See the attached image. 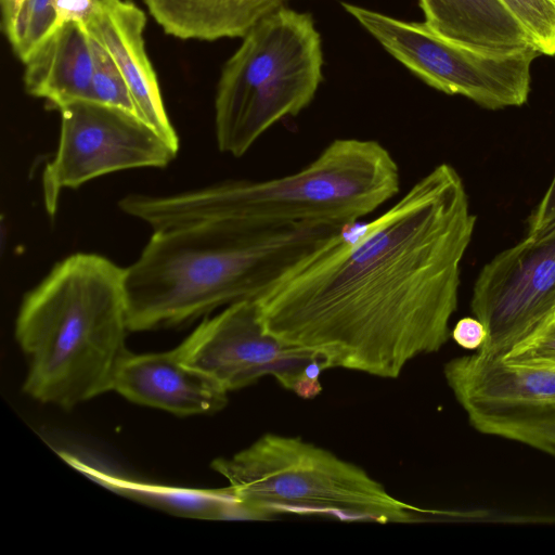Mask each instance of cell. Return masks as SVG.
Returning <instances> with one entry per match:
<instances>
[{
  "label": "cell",
  "instance_id": "1",
  "mask_svg": "<svg viewBox=\"0 0 555 555\" xmlns=\"http://www.w3.org/2000/svg\"><path fill=\"white\" fill-rule=\"evenodd\" d=\"M475 225L461 176L439 164L354 238L255 300L260 323L328 369L397 378L450 338Z\"/></svg>",
  "mask_w": 555,
  "mask_h": 555
},
{
  "label": "cell",
  "instance_id": "2",
  "mask_svg": "<svg viewBox=\"0 0 555 555\" xmlns=\"http://www.w3.org/2000/svg\"><path fill=\"white\" fill-rule=\"evenodd\" d=\"M350 227L307 222L245 231L198 222L153 231L138 259L125 268L129 330L181 326L219 308L258 300Z\"/></svg>",
  "mask_w": 555,
  "mask_h": 555
},
{
  "label": "cell",
  "instance_id": "3",
  "mask_svg": "<svg viewBox=\"0 0 555 555\" xmlns=\"http://www.w3.org/2000/svg\"><path fill=\"white\" fill-rule=\"evenodd\" d=\"M400 192V169L376 140L339 138L296 172L227 180L167 195L128 194L120 209L153 231L221 222L263 231L307 222L353 225Z\"/></svg>",
  "mask_w": 555,
  "mask_h": 555
},
{
  "label": "cell",
  "instance_id": "4",
  "mask_svg": "<svg viewBox=\"0 0 555 555\" xmlns=\"http://www.w3.org/2000/svg\"><path fill=\"white\" fill-rule=\"evenodd\" d=\"M125 268L91 253L57 262L23 298L15 338L27 360L23 390L73 408L113 390L129 351Z\"/></svg>",
  "mask_w": 555,
  "mask_h": 555
},
{
  "label": "cell",
  "instance_id": "5",
  "mask_svg": "<svg viewBox=\"0 0 555 555\" xmlns=\"http://www.w3.org/2000/svg\"><path fill=\"white\" fill-rule=\"evenodd\" d=\"M248 518L323 514L378 524L409 522L421 508L392 495L365 469L299 437L264 434L214 460Z\"/></svg>",
  "mask_w": 555,
  "mask_h": 555
},
{
  "label": "cell",
  "instance_id": "6",
  "mask_svg": "<svg viewBox=\"0 0 555 555\" xmlns=\"http://www.w3.org/2000/svg\"><path fill=\"white\" fill-rule=\"evenodd\" d=\"M321 37L312 16L284 5L260 20L224 64L215 98L220 152L245 155L272 126L296 116L323 79Z\"/></svg>",
  "mask_w": 555,
  "mask_h": 555
},
{
  "label": "cell",
  "instance_id": "7",
  "mask_svg": "<svg viewBox=\"0 0 555 555\" xmlns=\"http://www.w3.org/2000/svg\"><path fill=\"white\" fill-rule=\"evenodd\" d=\"M343 7L428 86L493 111L527 102L531 65L542 55L537 48L508 53L476 50L442 37L425 22H404L346 2Z\"/></svg>",
  "mask_w": 555,
  "mask_h": 555
},
{
  "label": "cell",
  "instance_id": "8",
  "mask_svg": "<svg viewBox=\"0 0 555 555\" xmlns=\"http://www.w3.org/2000/svg\"><path fill=\"white\" fill-rule=\"evenodd\" d=\"M189 365L202 371L227 392L272 376L302 399L318 396L320 374L327 370L318 354L287 345L262 327L255 300L223 308L175 348Z\"/></svg>",
  "mask_w": 555,
  "mask_h": 555
},
{
  "label": "cell",
  "instance_id": "9",
  "mask_svg": "<svg viewBox=\"0 0 555 555\" xmlns=\"http://www.w3.org/2000/svg\"><path fill=\"white\" fill-rule=\"evenodd\" d=\"M443 374L475 429L555 457V365L476 351L447 362Z\"/></svg>",
  "mask_w": 555,
  "mask_h": 555
},
{
  "label": "cell",
  "instance_id": "10",
  "mask_svg": "<svg viewBox=\"0 0 555 555\" xmlns=\"http://www.w3.org/2000/svg\"><path fill=\"white\" fill-rule=\"evenodd\" d=\"M60 113L57 149L41 177L42 197L50 216L55 215L65 189L111 172L163 168L178 153L179 146L126 111L82 100Z\"/></svg>",
  "mask_w": 555,
  "mask_h": 555
},
{
  "label": "cell",
  "instance_id": "11",
  "mask_svg": "<svg viewBox=\"0 0 555 555\" xmlns=\"http://www.w3.org/2000/svg\"><path fill=\"white\" fill-rule=\"evenodd\" d=\"M472 312L486 327L477 350L503 358L555 317V222L528 234L479 271Z\"/></svg>",
  "mask_w": 555,
  "mask_h": 555
},
{
  "label": "cell",
  "instance_id": "12",
  "mask_svg": "<svg viewBox=\"0 0 555 555\" xmlns=\"http://www.w3.org/2000/svg\"><path fill=\"white\" fill-rule=\"evenodd\" d=\"M89 35L112 56L125 78L138 116L179 146L144 42L146 15L130 0H96L85 20Z\"/></svg>",
  "mask_w": 555,
  "mask_h": 555
},
{
  "label": "cell",
  "instance_id": "13",
  "mask_svg": "<svg viewBox=\"0 0 555 555\" xmlns=\"http://www.w3.org/2000/svg\"><path fill=\"white\" fill-rule=\"evenodd\" d=\"M113 390L127 400L179 416L212 414L228 403V392L202 371L186 364L176 349L128 353Z\"/></svg>",
  "mask_w": 555,
  "mask_h": 555
},
{
  "label": "cell",
  "instance_id": "14",
  "mask_svg": "<svg viewBox=\"0 0 555 555\" xmlns=\"http://www.w3.org/2000/svg\"><path fill=\"white\" fill-rule=\"evenodd\" d=\"M23 63L29 95L47 100L59 111L77 101H92L93 46L83 22L57 25Z\"/></svg>",
  "mask_w": 555,
  "mask_h": 555
},
{
  "label": "cell",
  "instance_id": "15",
  "mask_svg": "<svg viewBox=\"0 0 555 555\" xmlns=\"http://www.w3.org/2000/svg\"><path fill=\"white\" fill-rule=\"evenodd\" d=\"M420 2L425 23L437 34L455 42L496 53L537 48L529 33L501 0Z\"/></svg>",
  "mask_w": 555,
  "mask_h": 555
},
{
  "label": "cell",
  "instance_id": "16",
  "mask_svg": "<svg viewBox=\"0 0 555 555\" xmlns=\"http://www.w3.org/2000/svg\"><path fill=\"white\" fill-rule=\"evenodd\" d=\"M288 0H144L150 14L170 36L214 41L244 37L260 20Z\"/></svg>",
  "mask_w": 555,
  "mask_h": 555
},
{
  "label": "cell",
  "instance_id": "17",
  "mask_svg": "<svg viewBox=\"0 0 555 555\" xmlns=\"http://www.w3.org/2000/svg\"><path fill=\"white\" fill-rule=\"evenodd\" d=\"M74 467L116 493L164 512L194 519L220 520L244 514L229 487L191 489L128 479L63 454Z\"/></svg>",
  "mask_w": 555,
  "mask_h": 555
},
{
  "label": "cell",
  "instance_id": "18",
  "mask_svg": "<svg viewBox=\"0 0 555 555\" xmlns=\"http://www.w3.org/2000/svg\"><path fill=\"white\" fill-rule=\"evenodd\" d=\"M56 0H20L3 21L14 53L22 62L57 25Z\"/></svg>",
  "mask_w": 555,
  "mask_h": 555
},
{
  "label": "cell",
  "instance_id": "19",
  "mask_svg": "<svg viewBox=\"0 0 555 555\" xmlns=\"http://www.w3.org/2000/svg\"><path fill=\"white\" fill-rule=\"evenodd\" d=\"M92 46V101L122 109L138 116L128 85L116 63L108 52L93 38Z\"/></svg>",
  "mask_w": 555,
  "mask_h": 555
},
{
  "label": "cell",
  "instance_id": "20",
  "mask_svg": "<svg viewBox=\"0 0 555 555\" xmlns=\"http://www.w3.org/2000/svg\"><path fill=\"white\" fill-rule=\"evenodd\" d=\"M543 55H555V0H501Z\"/></svg>",
  "mask_w": 555,
  "mask_h": 555
},
{
  "label": "cell",
  "instance_id": "21",
  "mask_svg": "<svg viewBox=\"0 0 555 555\" xmlns=\"http://www.w3.org/2000/svg\"><path fill=\"white\" fill-rule=\"evenodd\" d=\"M503 359L515 363L555 365V319L515 346Z\"/></svg>",
  "mask_w": 555,
  "mask_h": 555
},
{
  "label": "cell",
  "instance_id": "22",
  "mask_svg": "<svg viewBox=\"0 0 555 555\" xmlns=\"http://www.w3.org/2000/svg\"><path fill=\"white\" fill-rule=\"evenodd\" d=\"M451 337L460 347L477 351L487 339V331L477 318L465 317L455 323L451 331Z\"/></svg>",
  "mask_w": 555,
  "mask_h": 555
},
{
  "label": "cell",
  "instance_id": "23",
  "mask_svg": "<svg viewBox=\"0 0 555 555\" xmlns=\"http://www.w3.org/2000/svg\"><path fill=\"white\" fill-rule=\"evenodd\" d=\"M555 222V175L528 220V234H538Z\"/></svg>",
  "mask_w": 555,
  "mask_h": 555
},
{
  "label": "cell",
  "instance_id": "24",
  "mask_svg": "<svg viewBox=\"0 0 555 555\" xmlns=\"http://www.w3.org/2000/svg\"><path fill=\"white\" fill-rule=\"evenodd\" d=\"M554 319H555V317H554Z\"/></svg>",
  "mask_w": 555,
  "mask_h": 555
}]
</instances>
